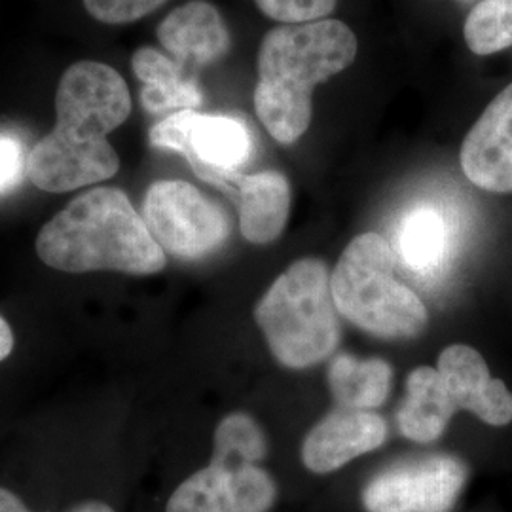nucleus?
Listing matches in <instances>:
<instances>
[{
  "label": "nucleus",
  "mask_w": 512,
  "mask_h": 512,
  "mask_svg": "<svg viewBox=\"0 0 512 512\" xmlns=\"http://www.w3.org/2000/svg\"><path fill=\"white\" fill-rule=\"evenodd\" d=\"M467 482V467L454 456L408 461L372 478L363 492L368 512H448Z\"/></svg>",
  "instance_id": "nucleus-9"
},
{
  "label": "nucleus",
  "mask_w": 512,
  "mask_h": 512,
  "mask_svg": "<svg viewBox=\"0 0 512 512\" xmlns=\"http://www.w3.org/2000/svg\"><path fill=\"white\" fill-rule=\"evenodd\" d=\"M14 348V334L10 325L0 317V361H4Z\"/></svg>",
  "instance_id": "nucleus-25"
},
{
  "label": "nucleus",
  "mask_w": 512,
  "mask_h": 512,
  "mask_svg": "<svg viewBox=\"0 0 512 512\" xmlns=\"http://www.w3.org/2000/svg\"><path fill=\"white\" fill-rule=\"evenodd\" d=\"M131 112L126 80L101 61H78L59 78L55 126L29 152L27 177L44 192L63 194L112 179L120 158L107 135Z\"/></svg>",
  "instance_id": "nucleus-1"
},
{
  "label": "nucleus",
  "mask_w": 512,
  "mask_h": 512,
  "mask_svg": "<svg viewBox=\"0 0 512 512\" xmlns=\"http://www.w3.org/2000/svg\"><path fill=\"white\" fill-rule=\"evenodd\" d=\"M387 439V423L368 410L340 408L319 421L302 444V461L311 473L327 475Z\"/></svg>",
  "instance_id": "nucleus-11"
},
{
  "label": "nucleus",
  "mask_w": 512,
  "mask_h": 512,
  "mask_svg": "<svg viewBox=\"0 0 512 512\" xmlns=\"http://www.w3.org/2000/svg\"><path fill=\"white\" fill-rule=\"evenodd\" d=\"M25 147L16 135L0 133V196L12 192L27 173Z\"/></svg>",
  "instance_id": "nucleus-22"
},
{
  "label": "nucleus",
  "mask_w": 512,
  "mask_h": 512,
  "mask_svg": "<svg viewBox=\"0 0 512 512\" xmlns=\"http://www.w3.org/2000/svg\"><path fill=\"white\" fill-rule=\"evenodd\" d=\"M459 160L467 179L478 188L512 192V84L476 120Z\"/></svg>",
  "instance_id": "nucleus-10"
},
{
  "label": "nucleus",
  "mask_w": 512,
  "mask_h": 512,
  "mask_svg": "<svg viewBox=\"0 0 512 512\" xmlns=\"http://www.w3.org/2000/svg\"><path fill=\"white\" fill-rule=\"evenodd\" d=\"M262 429L247 414H230L215 431L213 458L171 494L165 512H266L277 488L256 463L266 458Z\"/></svg>",
  "instance_id": "nucleus-6"
},
{
  "label": "nucleus",
  "mask_w": 512,
  "mask_h": 512,
  "mask_svg": "<svg viewBox=\"0 0 512 512\" xmlns=\"http://www.w3.org/2000/svg\"><path fill=\"white\" fill-rule=\"evenodd\" d=\"M37 255L46 266L67 274L110 270L148 275L162 272L167 264L143 215L122 190L110 186L80 194L48 220L38 232Z\"/></svg>",
  "instance_id": "nucleus-3"
},
{
  "label": "nucleus",
  "mask_w": 512,
  "mask_h": 512,
  "mask_svg": "<svg viewBox=\"0 0 512 512\" xmlns=\"http://www.w3.org/2000/svg\"><path fill=\"white\" fill-rule=\"evenodd\" d=\"M63 512H118L109 501L105 499H97V497H90V499H82L76 501L73 505H69Z\"/></svg>",
  "instance_id": "nucleus-24"
},
{
  "label": "nucleus",
  "mask_w": 512,
  "mask_h": 512,
  "mask_svg": "<svg viewBox=\"0 0 512 512\" xmlns=\"http://www.w3.org/2000/svg\"><path fill=\"white\" fill-rule=\"evenodd\" d=\"M334 306L370 334L408 340L427 327L420 296L395 277V251L380 234L353 239L330 275Z\"/></svg>",
  "instance_id": "nucleus-5"
},
{
  "label": "nucleus",
  "mask_w": 512,
  "mask_h": 512,
  "mask_svg": "<svg viewBox=\"0 0 512 512\" xmlns=\"http://www.w3.org/2000/svg\"><path fill=\"white\" fill-rule=\"evenodd\" d=\"M150 145L183 154L207 183L238 173L253 152L251 131L234 116L179 110L150 129Z\"/></svg>",
  "instance_id": "nucleus-8"
},
{
  "label": "nucleus",
  "mask_w": 512,
  "mask_h": 512,
  "mask_svg": "<svg viewBox=\"0 0 512 512\" xmlns=\"http://www.w3.org/2000/svg\"><path fill=\"white\" fill-rule=\"evenodd\" d=\"M258 10L285 25L311 23L327 18L338 0H255Z\"/></svg>",
  "instance_id": "nucleus-20"
},
{
  "label": "nucleus",
  "mask_w": 512,
  "mask_h": 512,
  "mask_svg": "<svg viewBox=\"0 0 512 512\" xmlns=\"http://www.w3.org/2000/svg\"><path fill=\"white\" fill-rule=\"evenodd\" d=\"M158 40L181 65H209L230 50V33L219 10L192 0L173 10L158 27Z\"/></svg>",
  "instance_id": "nucleus-14"
},
{
  "label": "nucleus",
  "mask_w": 512,
  "mask_h": 512,
  "mask_svg": "<svg viewBox=\"0 0 512 512\" xmlns=\"http://www.w3.org/2000/svg\"><path fill=\"white\" fill-rule=\"evenodd\" d=\"M255 317L272 355L289 368L317 365L340 344L329 270L317 258H302L279 275Z\"/></svg>",
  "instance_id": "nucleus-4"
},
{
  "label": "nucleus",
  "mask_w": 512,
  "mask_h": 512,
  "mask_svg": "<svg viewBox=\"0 0 512 512\" xmlns=\"http://www.w3.org/2000/svg\"><path fill=\"white\" fill-rule=\"evenodd\" d=\"M143 220L169 255L196 260L215 253L230 236L222 207L186 181H158L147 190Z\"/></svg>",
  "instance_id": "nucleus-7"
},
{
  "label": "nucleus",
  "mask_w": 512,
  "mask_h": 512,
  "mask_svg": "<svg viewBox=\"0 0 512 512\" xmlns=\"http://www.w3.org/2000/svg\"><path fill=\"white\" fill-rule=\"evenodd\" d=\"M452 245L446 215L433 205H418L404 215L397 230V255L416 274L439 272Z\"/></svg>",
  "instance_id": "nucleus-17"
},
{
  "label": "nucleus",
  "mask_w": 512,
  "mask_h": 512,
  "mask_svg": "<svg viewBox=\"0 0 512 512\" xmlns=\"http://www.w3.org/2000/svg\"><path fill=\"white\" fill-rule=\"evenodd\" d=\"M465 42L476 55L512 46V0H482L465 21Z\"/></svg>",
  "instance_id": "nucleus-19"
},
{
  "label": "nucleus",
  "mask_w": 512,
  "mask_h": 512,
  "mask_svg": "<svg viewBox=\"0 0 512 512\" xmlns=\"http://www.w3.org/2000/svg\"><path fill=\"white\" fill-rule=\"evenodd\" d=\"M355 55V33L336 19L281 25L264 37L255 109L277 143L291 145L308 131L313 88L348 69Z\"/></svg>",
  "instance_id": "nucleus-2"
},
{
  "label": "nucleus",
  "mask_w": 512,
  "mask_h": 512,
  "mask_svg": "<svg viewBox=\"0 0 512 512\" xmlns=\"http://www.w3.org/2000/svg\"><path fill=\"white\" fill-rule=\"evenodd\" d=\"M440 378L458 410L473 412L488 425L512 421V393L501 380H494L482 355L469 346H450L440 353Z\"/></svg>",
  "instance_id": "nucleus-12"
},
{
  "label": "nucleus",
  "mask_w": 512,
  "mask_h": 512,
  "mask_svg": "<svg viewBox=\"0 0 512 512\" xmlns=\"http://www.w3.org/2000/svg\"><path fill=\"white\" fill-rule=\"evenodd\" d=\"M219 186L236 198L243 238L256 245H266L281 236L291 209V188L281 173H230Z\"/></svg>",
  "instance_id": "nucleus-13"
},
{
  "label": "nucleus",
  "mask_w": 512,
  "mask_h": 512,
  "mask_svg": "<svg viewBox=\"0 0 512 512\" xmlns=\"http://www.w3.org/2000/svg\"><path fill=\"white\" fill-rule=\"evenodd\" d=\"M458 406L446 391L439 370L416 368L406 382V399L399 410V429L406 439L433 442L446 431Z\"/></svg>",
  "instance_id": "nucleus-16"
},
{
  "label": "nucleus",
  "mask_w": 512,
  "mask_h": 512,
  "mask_svg": "<svg viewBox=\"0 0 512 512\" xmlns=\"http://www.w3.org/2000/svg\"><path fill=\"white\" fill-rule=\"evenodd\" d=\"M133 73L143 82L141 103L148 112L196 110L202 105V90L194 76L179 61L154 48H139L131 59Z\"/></svg>",
  "instance_id": "nucleus-15"
},
{
  "label": "nucleus",
  "mask_w": 512,
  "mask_h": 512,
  "mask_svg": "<svg viewBox=\"0 0 512 512\" xmlns=\"http://www.w3.org/2000/svg\"><path fill=\"white\" fill-rule=\"evenodd\" d=\"M0 512H35L16 492L0 486Z\"/></svg>",
  "instance_id": "nucleus-23"
},
{
  "label": "nucleus",
  "mask_w": 512,
  "mask_h": 512,
  "mask_svg": "<svg viewBox=\"0 0 512 512\" xmlns=\"http://www.w3.org/2000/svg\"><path fill=\"white\" fill-rule=\"evenodd\" d=\"M93 19L107 25H124L145 18L167 0H82Z\"/></svg>",
  "instance_id": "nucleus-21"
},
{
  "label": "nucleus",
  "mask_w": 512,
  "mask_h": 512,
  "mask_svg": "<svg viewBox=\"0 0 512 512\" xmlns=\"http://www.w3.org/2000/svg\"><path fill=\"white\" fill-rule=\"evenodd\" d=\"M393 370L382 359H355L340 353L332 359L329 385L334 399L348 410H372L387 401Z\"/></svg>",
  "instance_id": "nucleus-18"
}]
</instances>
